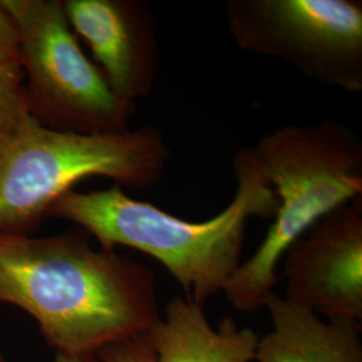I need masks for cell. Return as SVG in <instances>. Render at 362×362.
<instances>
[{"label": "cell", "instance_id": "5b68a950", "mask_svg": "<svg viewBox=\"0 0 362 362\" xmlns=\"http://www.w3.org/2000/svg\"><path fill=\"white\" fill-rule=\"evenodd\" d=\"M21 38L30 115L50 129L78 134L129 132L136 106L117 97L83 52L64 0H0Z\"/></svg>", "mask_w": 362, "mask_h": 362}, {"label": "cell", "instance_id": "9c48e42d", "mask_svg": "<svg viewBox=\"0 0 362 362\" xmlns=\"http://www.w3.org/2000/svg\"><path fill=\"white\" fill-rule=\"evenodd\" d=\"M272 330L259 338L257 362H362L361 322L324 320L272 291L263 306Z\"/></svg>", "mask_w": 362, "mask_h": 362}, {"label": "cell", "instance_id": "52a82bcc", "mask_svg": "<svg viewBox=\"0 0 362 362\" xmlns=\"http://www.w3.org/2000/svg\"><path fill=\"white\" fill-rule=\"evenodd\" d=\"M288 300L330 318L362 321V197L345 203L284 255Z\"/></svg>", "mask_w": 362, "mask_h": 362}, {"label": "cell", "instance_id": "3957f363", "mask_svg": "<svg viewBox=\"0 0 362 362\" xmlns=\"http://www.w3.org/2000/svg\"><path fill=\"white\" fill-rule=\"evenodd\" d=\"M252 153L278 199L263 242L235 270L223 294L233 309H263L286 251L337 207L362 197L361 137L337 121L290 124L262 136Z\"/></svg>", "mask_w": 362, "mask_h": 362}, {"label": "cell", "instance_id": "7c38bea8", "mask_svg": "<svg viewBox=\"0 0 362 362\" xmlns=\"http://www.w3.org/2000/svg\"><path fill=\"white\" fill-rule=\"evenodd\" d=\"M100 362H157L145 336L115 344L97 354Z\"/></svg>", "mask_w": 362, "mask_h": 362}, {"label": "cell", "instance_id": "5bb4252c", "mask_svg": "<svg viewBox=\"0 0 362 362\" xmlns=\"http://www.w3.org/2000/svg\"><path fill=\"white\" fill-rule=\"evenodd\" d=\"M54 362H100L97 356H67V354H55Z\"/></svg>", "mask_w": 362, "mask_h": 362}, {"label": "cell", "instance_id": "277c9868", "mask_svg": "<svg viewBox=\"0 0 362 362\" xmlns=\"http://www.w3.org/2000/svg\"><path fill=\"white\" fill-rule=\"evenodd\" d=\"M169 160L165 134L151 125L122 134H78L27 117L0 143V233L27 235L62 194L89 177L149 188Z\"/></svg>", "mask_w": 362, "mask_h": 362}, {"label": "cell", "instance_id": "ba28073f", "mask_svg": "<svg viewBox=\"0 0 362 362\" xmlns=\"http://www.w3.org/2000/svg\"><path fill=\"white\" fill-rule=\"evenodd\" d=\"M74 34L89 46L95 65L121 100L134 104L155 88L157 23L144 0H64Z\"/></svg>", "mask_w": 362, "mask_h": 362}, {"label": "cell", "instance_id": "30bf717a", "mask_svg": "<svg viewBox=\"0 0 362 362\" xmlns=\"http://www.w3.org/2000/svg\"><path fill=\"white\" fill-rule=\"evenodd\" d=\"M144 336L157 362H254L259 341L251 327L228 317L215 329L203 306L180 296Z\"/></svg>", "mask_w": 362, "mask_h": 362}, {"label": "cell", "instance_id": "4fadbf2b", "mask_svg": "<svg viewBox=\"0 0 362 362\" xmlns=\"http://www.w3.org/2000/svg\"><path fill=\"white\" fill-rule=\"evenodd\" d=\"M0 61L21 65V38L13 16L0 1Z\"/></svg>", "mask_w": 362, "mask_h": 362}, {"label": "cell", "instance_id": "7a4b0ae2", "mask_svg": "<svg viewBox=\"0 0 362 362\" xmlns=\"http://www.w3.org/2000/svg\"><path fill=\"white\" fill-rule=\"evenodd\" d=\"M233 168L236 189L231 203L204 221L170 215L130 197L117 184L104 191H69L52 204L49 218L74 223L104 250L130 247L155 258L185 297L204 306L223 293L242 263L247 221L272 219L278 208L252 148H242L233 155Z\"/></svg>", "mask_w": 362, "mask_h": 362}, {"label": "cell", "instance_id": "6da1fadb", "mask_svg": "<svg viewBox=\"0 0 362 362\" xmlns=\"http://www.w3.org/2000/svg\"><path fill=\"white\" fill-rule=\"evenodd\" d=\"M79 231L0 233V303L28 313L57 353L97 356L158 321L153 272Z\"/></svg>", "mask_w": 362, "mask_h": 362}, {"label": "cell", "instance_id": "8992f818", "mask_svg": "<svg viewBox=\"0 0 362 362\" xmlns=\"http://www.w3.org/2000/svg\"><path fill=\"white\" fill-rule=\"evenodd\" d=\"M224 8L240 50L279 59L324 86L362 91L360 0H228Z\"/></svg>", "mask_w": 362, "mask_h": 362}, {"label": "cell", "instance_id": "9a60e30c", "mask_svg": "<svg viewBox=\"0 0 362 362\" xmlns=\"http://www.w3.org/2000/svg\"><path fill=\"white\" fill-rule=\"evenodd\" d=\"M0 362H7L6 358H4V356H3V353H1V350H0Z\"/></svg>", "mask_w": 362, "mask_h": 362}, {"label": "cell", "instance_id": "8fae6325", "mask_svg": "<svg viewBox=\"0 0 362 362\" xmlns=\"http://www.w3.org/2000/svg\"><path fill=\"white\" fill-rule=\"evenodd\" d=\"M30 116L22 66L0 61V143Z\"/></svg>", "mask_w": 362, "mask_h": 362}]
</instances>
